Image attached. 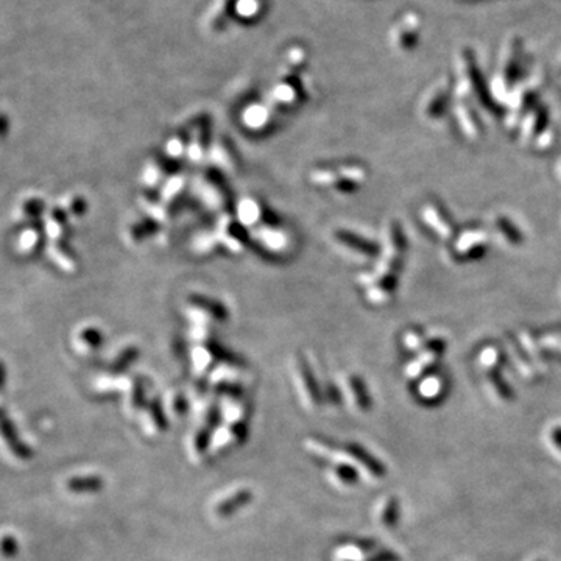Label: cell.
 Masks as SVG:
<instances>
[{
    "label": "cell",
    "mask_w": 561,
    "mask_h": 561,
    "mask_svg": "<svg viewBox=\"0 0 561 561\" xmlns=\"http://www.w3.org/2000/svg\"><path fill=\"white\" fill-rule=\"evenodd\" d=\"M39 242H41V236H39V232H36L35 229L24 232V236L20 237V241H19V248L25 253L35 251L39 246Z\"/></svg>",
    "instance_id": "cell-10"
},
{
    "label": "cell",
    "mask_w": 561,
    "mask_h": 561,
    "mask_svg": "<svg viewBox=\"0 0 561 561\" xmlns=\"http://www.w3.org/2000/svg\"><path fill=\"white\" fill-rule=\"evenodd\" d=\"M259 211H261V204L257 201L251 200V198H245L241 203V212H239V222L253 225L257 222Z\"/></svg>",
    "instance_id": "cell-5"
},
{
    "label": "cell",
    "mask_w": 561,
    "mask_h": 561,
    "mask_svg": "<svg viewBox=\"0 0 561 561\" xmlns=\"http://www.w3.org/2000/svg\"><path fill=\"white\" fill-rule=\"evenodd\" d=\"M44 209V203L39 200V198H29V200H25L22 204L19 206V214L22 215L24 218H33L39 215L41 212Z\"/></svg>",
    "instance_id": "cell-8"
},
{
    "label": "cell",
    "mask_w": 561,
    "mask_h": 561,
    "mask_svg": "<svg viewBox=\"0 0 561 561\" xmlns=\"http://www.w3.org/2000/svg\"><path fill=\"white\" fill-rule=\"evenodd\" d=\"M350 453L357 458V460L360 462V463H364L365 467H367V469L369 471V473H371L373 476H376V477H384L385 476V468L382 467V464L376 460L374 457H371L369 455L367 450H364V448H360V446H351L350 448Z\"/></svg>",
    "instance_id": "cell-4"
},
{
    "label": "cell",
    "mask_w": 561,
    "mask_h": 561,
    "mask_svg": "<svg viewBox=\"0 0 561 561\" xmlns=\"http://www.w3.org/2000/svg\"><path fill=\"white\" fill-rule=\"evenodd\" d=\"M77 340L78 343H81V341H83V343L87 341V348H95L101 343V334L95 329V327L87 326L78 332Z\"/></svg>",
    "instance_id": "cell-9"
},
{
    "label": "cell",
    "mask_w": 561,
    "mask_h": 561,
    "mask_svg": "<svg viewBox=\"0 0 561 561\" xmlns=\"http://www.w3.org/2000/svg\"><path fill=\"white\" fill-rule=\"evenodd\" d=\"M265 5L264 0H237L236 16L246 24L257 22L264 16Z\"/></svg>",
    "instance_id": "cell-3"
},
{
    "label": "cell",
    "mask_w": 561,
    "mask_h": 561,
    "mask_svg": "<svg viewBox=\"0 0 561 561\" xmlns=\"http://www.w3.org/2000/svg\"><path fill=\"white\" fill-rule=\"evenodd\" d=\"M552 440L561 449V427H555L552 430Z\"/></svg>",
    "instance_id": "cell-15"
},
{
    "label": "cell",
    "mask_w": 561,
    "mask_h": 561,
    "mask_svg": "<svg viewBox=\"0 0 561 561\" xmlns=\"http://www.w3.org/2000/svg\"><path fill=\"white\" fill-rule=\"evenodd\" d=\"M399 516H401V505L398 502V499L392 497L390 501L387 502L384 513H382V523H384L385 527H395L399 521Z\"/></svg>",
    "instance_id": "cell-6"
},
{
    "label": "cell",
    "mask_w": 561,
    "mask_h": 561,
    "mask_svg": "<svg viewBox=\"0 0 561 561\" xmlns=\"http://www.w3.org/2000/svg\"><path fill=\"white\" fill-rule=\"evenodd\" d=\"M203 180L198 184V190H200L201 198L206 201L209 206L218 208L223 204V184L215 176H211L212 173H203Z\"/></svg>",
    "instance_id": "cell-1"
},
{
    "label": "cell",
    "mask_w": 561,
    "mask_h": 561,
    "mask_svg": "<svg viewBox=\"0 0 561 561\" xmlns=\"http://www.w3.org/2000/svg\"><path fill=\"white\" fill-rule=\"evenodd\" d=\"M538 561H544V560H538Z\"/></svg>",
    "instance_id": "cell-16"
},
{
    "label": "cell",
    "mask_w": 561,
    "mask_h": 561,
    "mask_svg": "<svg viewBox=\"0 0 561 561\" xmlns=\"http://www.w3.org/2000/svg\"><path fill=\"white\" fill-rule=\"evenodd\" d=\"M6 133H8V120L5 119V115L0 114V141H2Z\"/></svg>",
    "instance_id": "cell-14"
},
{
    "label": "cell",
    "mask_w": 561,
    "mask_h": 561,
    "mask_svg": "<svg viewBox=\"0 0 561 561\" xmlns=\"http://www.w3.org/2000/svg\"><path fill=\"white\" fill-rule=\"evenodd\" d=\"M295 85L290 83V78L284 80L283 83H280L276 89H275V95L276 99H279V101H283V104H290V101H297L295 99L298 97V91H295Z\"/></svg>",
    "instance_id": "cell-7"
},
{
    "label": "cell",
    "mask_w": 561,
    "mask_h": 561,
    "mask_svg": "<svg viewBox=\"0 0 561 561\" xmlns=\"http://www.w3.org/2000/svg\"><path fill=\"white\" fill-rule=\"evenodd\" d=\"M368 561H399L398 560V557L395 555L393 552H382V553H379V555H376L374 558H371V560H368Z\"/></svg>",
    "instance_id": "cell-13"
},
{
    "label": "cell",
    "mask_w": 561,
    "mask_h": 561,
    "mask_svg": "<svg viewBox=\"0 0 561 561\" xmlns=\"http://www.w3.org/2000/svg\"><path fill=\"white\" fill-rule=\"evenodd\" d=\"M335 473H337V476L345 483H354V482H357V478H359L357 471H355V468H353V467H340L339 469H335Z\"/></svg>",
    "instance_id": "cell-12"
},
{
    "label": "cell",
    "mask_w": 561,
    "mask_h": 561,
    "mask_svg": "<svg viewBox=\"0 0 561 561\" xmlns=\"http://www.w3.org/2000/svg\"><path fill=\"white\" fill-rule=\"evenodd\" d=\"M236 3L237 0H217L208 16V27L212 31H220L227 27L228 17L236 13Z\"/></svg>",
    "instance_id": "cell-2"
},
{
    "label": "cell",
    "mask_w": 561,
    "mask_h": 561,
    "mask_svg": "<svg viewBox=\"0 0 561 561\" xmlns=\"http://www.w3.org/2000/svg\"><path fill=\"white\" fill-rule=\"evenodd\" d=\"M246 115H248V120H246V123H248V127L250 125L251 127H261L265 123L267 111L264 108H251V109H248V113H246Z\"/></svg>",
    "instance_id": "cell-11"
}]
</instances>
